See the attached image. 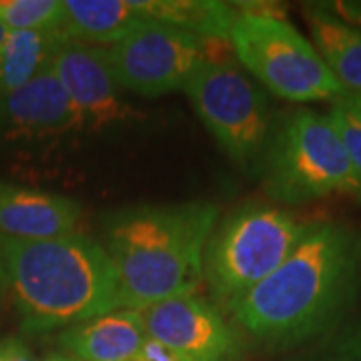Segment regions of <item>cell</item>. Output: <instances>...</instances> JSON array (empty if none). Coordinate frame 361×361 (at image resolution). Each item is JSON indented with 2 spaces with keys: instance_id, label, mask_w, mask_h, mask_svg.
<instances>
[{
  "instance_id": "cell-20",
  "label": "cell",
  "mask_w": 361,
  "mask_h": 361,
  "mask_svg": "<svg viewBox=\"0 0 361 361\" xmlns=\"http://www.w3.org/2000/svg\"><path fill=\"white\" fill-rule=\"evenodd\" d=\"M327 118H329V123L334 125V129H336L339 139L343 142V149L348 153L353 173L361 183V123L349 115L339 103L331 106V113L327 115Z\"/></svg>"
},
{
  "instance_id": "cell-23",
  "label": "cell",
  "mask_w": 361,
  "mask_h": 361,
  "mask_svg": "<svg viewBox=\"0 0 361 361\" xmlns=\"http://www.w3.org/2000/svg\"><path fill=\"white\" fill-rule=\"evenodd\" d=\"M331 8L343 20H348L353 26L361 28V0H339V2L331 4Z\"/></svg>"
},
{
  "instance_id": "cell-13",
  "label": "cell",
  "mask_w": 361,
  "mask_h": 361,
  "mask_svg": "<svg viewBox=\"0 0 361 361\" xmlns=\"http://www.w3.org/2000/svg\"><path fill=\"white\" fill-rule=\"evenodd\" d=\"M147 341L141 311L116 310L65 327L63 353L78 361H135Z\"/></svg>"
},
{
  "instance_id": "cell-24",
  "label": "cell",
  "mask_w": 361,
  "mask_h": 361,
  "mask_svg": "<svg viewBox=\"0 0 361 361\" xmlns=\"http://www.w3.org/2000/svg\"><path fill=\"white\" fill-rule=\"evenodd\" d=\"M337 103L341 104L353 118H357L361 123V94H343V97L337 99Z\"/></svg>"
},
{
  "instance_id": "cell-17",
  "label": "cell",
  "mask_w": 361,
  "mask_h": 361,
  "mask_svg": "<svg viewBox=\"0 0 361 361\" xmlns=\"http://www.w3.org/2000/svg\"><path fill=\"white\" fill-rule=\"evenodd\" d=\"M65 40L56 30H14L0 47V97L20 89L47 65Z\"/></svg>"
},
{
  "instance_id": "cell-12",
  "label": "cell",
  "mask_w": 361,
  "mask_h": 361,
  "mask_svg": "<svg viewBox=\"0 0 361 361\" xmlns=\"http://www.w3.org/2000/svg\"><path fill=\"white\" fill-rule=\"evenodd\" d=\"M80 207L63 195L0 180V237L40 241L73 235Z\"/></svg>"
},
{
  "instance_id": "cell-21",
  "label": "cell",
  "mask_w": 361,
  "mask_h": 361,
  "mask_svg": "<svg viewBox=\"0 0 361 361\" xmlns=\"http://www.w3.org/2000/svg\"><path fill=\"white\" fill-rule=\"evenodd\" d=\"M0 361H37L20 337H0Z\"/></svg>"
},
{
  "instance_id": "cell-22",
  "label": "cell",
  "mask_w": 361,
  "mask_h": 361,
  "mask_svg": "<svg viewBox=\"0 0 361 361\" xmlns=\"http://www.w3.org/2000/svg\"><path fill=\"white\" fill-rule=\"evenodd\" d=\"M135 361H191V360H189V357H185V355H180V353H177V351H173V349L161 345V343H157V341H153L151 337H147V341H145V345H142L141 353L137 355V360Z\"/></svg>"
},
{
  "instance_id": "cell-26",
  "label": "cell",
  "mask_w": 361,
  "mask_h": 361,
  "mask_svg": "<svg viewBox=\"0 0 361 361\" xmlns=\"http://www.w3.org/2000/svg\"><path fill=\"white\" fill-rule=\"evenodd\" d=\"M6 303H8V297H6V289H4L2 277H0V319H2V313L6 310Z\"/></svg>"
},
{
  "instance_id": "cell-2",
  "label": "cell",
  "mask_w": 361,
  "mask_h": 361,
  "mask_svg": "<svg viewBox=\"0 0 361 361\" xmlns=\"http://www.w3.org/2000/svg\"><path fill=\"white\" fill-rule=\"evenodd\" d=\"M0 277L28 336L123 310L106 251L77 233L40 241L0 237Z\"/></svg>"
},
{
  "instance_id": "cell-9",
  "label": "cell",
  "mask_w": 361,
  "mask_h": 361,
  "mask_svg": "<svg viewBox=\"0 0 361 361\" xmlns=\"http://www.w3.org/2000/svg\"><path fill=\"white\" fill-rule=\"evenodd\" d=\"M147 337L191 361H237L243 339L211 301L179 295L141 311Z\"/></svg>"
},
{
  "instance_id": "cell-3",
  "label": "cell",
  "mask_w": 361,
  "mask_h": 361,
  "mask_svg": "<svg viewBox=\"0 0 361 361\" xmlns=\"http://www.w3.org/2000/svg\"><path fill=\"white\" fill-rule=\"evenodd\" d=\"M217 215L211 203L139 205L109 215L103 249L118 277L121 307L142 311L193 295Z\"/></svg>"
},
{
  "instance_id": "cell-15",
  "label": "cell",
  "mask_w": 361,
  "mask_h": 361,
  "mask_svg": "<svg viewBox=\"0 0 361 361\" xmlns=\"http://www.w3.org/2000/svg\"><path fill=\"white\" fill-rule=\"evenodd\" d=\"M147 20L135 0H65L61 32L66 40L111 47Z\"/></svg>"
},
{
  "instance_id": "cell-14",
  "label": "cell",
  "mask_w": 361,
  "mask_h": 361,
  "mask_svg": "<svg viewBox=\"0 0 361 361\" xmlns=\"http://www.w3.org/2000/svg\"><path fill=\"white\" fill-rule=\"evenodd\" d=\"M303 16L315 51L343 94H361V28L343 20L331 4H307Z\"/></svg>"
},
{
  "instance_id": "cell-18",
  "label": "cell",
  "mask_w": 361,
  "mask_h": 361,
  "mask_svg": "<svg viewBox=\"0 0 361 361\" xmlns=\"http://www.w3.org/2000/svg\"><path fill=\"white\" fill-rule=\"evenodd\" d=\"M0 25L14 30H56L65 25L61 0H0Z\"/></svg>"
},
{
  "instance_id": "cell-4",
  "label": "cell",
  "mask_w": 361,
  "mask_h": 361,
  "mask_svg": "<svg viewBox=\"0 0 361 361\" xmlns=\"http://www.w3.org/2000/svg\"><path fill=\"white\" fill-rule=\"evenodd\" d=\"M265 153L263 187L275 201L301 205L331 195L361 197L343 142L329 118L315 111L285 116L271 129Z\"/></svg>"
},
{
  "instance_id": "cell-19",
  "label": "cell",
  "mask_w": 361,
  "mask_h": 361,
  "mask_svg": "<svg viewBox=\"0 0 361 361\" xmlns=\"http://www.w3.org/2000/svg\"><path fill=\"white\" fill-rule=\"evenodd\" d=\"M310 361H361V319L327 334Z\"/></svg>"
},
{
  "instance_id": "cell-27",
  "label": "cell",
  "mask_w": 361,
  "mask_h": 361,
  "mask_svg": "<svg viewBox=\"0 0 361 361\" xmlns=\"http://www.w3.org/2000/svg\"><path fill=\"white\" fill-rule=\"evenodd\" d=\"M8 35H11V30H8L4 25H0V47L4 44V40L8 39Z\"/></svg>"
},
{
  "instance_id": "cell-6",
  "label": "cell",
  "mask_w": 361,
  "mask_h": 361,
  "mask_svg": "<svg viewBox=\"0 0 361 361\" xmlns=\"http://www.w3.org/2000/svg\"><path fill=\"white\" fill-rule=\"evenodd\" d=\"M229 42L241 65L269 89L291 103L343 97L315 47L295 26L265 11H239Z\"/></svg>"
},
{
  "instance_id": "cell-16",
  "label": "cell",
  "mask_w": 361,
  "mask_h": 361,
  "mask_svg": "<svg viewBox=\"0 0 361 361\" xmlns=\"http://www.w3.org/2000/svg\"><path fill=\"white\" fill-rule=\"evenodd\" d=\"M151 20L177 26L203 40H229L239 8L213 0H135Z\"/></svg>"
},
{
  "instance_id": "cell-7",
  "label": "cell",
  "mask_w": 361,
  "mask_h": 361,
  "mask_svg": "<svg viewBox=\"0 0 361 361\" xmlns=\"http://www.w3.org/2000/svg\"><path fill=\"white\" fill-rule=\"evenodd\" d=\"M183 90L203 125L233 161L245 165L267 145L269 101L239 68L205 59Z\"/></svg>"
},
{
  "instance_id": "cell-25",
  "label": "cell",
  "mask_w": 361,
  "mask_h": 361,
  "mask_svg": "<svg viewBox=\"0 0 361 361\" xmlns=\"http://www.w3.org/2000/svg\"><path fill=\"white\" fill-rule=\"evenodd\" d=\"M42 361H78L75 357H71V355H66L63 351H52L49 355H44V360Z\"/></svg>"
},
{
  "instance_id": "cell-8",
  "label": "cell",
  "mask_w": 361,
  "mask_h": 361,
  "mask_svg": "<svg viewBox=\"0 0 361 361\" xmlns=\"http://www.w3.org/2000/svg\"><path fill=\"white\" fill-rule=\"evenodd\" d=\"M104 54L116 85L142 97L185 89L207 59L205 40L151 18L106 47Z\"/></svg>"
},
{
  "instance_id": "cell-11",
  "label": "cell",
  "mask_w": 361,
  "mask_h": 361,
  "mask_svg": "<svg viewBox=\"0 0 361 361\" xmlns=\"http://www.w3.org/2000/svg\"><path fill=\"white\" fill-rule=\"evenodd\" d=\"M0 125L8 137L40 139L82 127L80 115L54 73L52 59L20 89L0 97Z\"/></svg>"
},
{
  "instance_id": "cell-10",
  "label": "cell",
  "mask_w": 361,
  "mask_h": 361,
  "mask_svg": "<svg viewBox=\"0 0 361 361\" xmlns=\"http://www.w3.org/2000/svg\"><path fill=\"white\" fill-rule=\"evenodd\" d=\"M52 66L80 115L82 127L103 129L125 121L130 109L123 103L118 85L106 63L103 47L63 40L52 54Z\"/></svg>"
},
{
  "instance_id": "cell-5",
  "label": "cell",
  "mask_w": 361,
  "mask_h": 361,
  "mask_svg": "<svg viewBox=\"0 0 361 361\" xmlns=\"http://www.w3.org/2000/svg\"><path fill=\"white\" fill-rule=\"evenodd\" d=\"M313 227L271 205H245L211 235L203 277L215 299L227 305L267 279Z\"/></svg>"
},
{
  "instance_id": "cell-1",
  "label": "cell",
  "mask_w": 361,
  "mask_h": 361,
  "mask_svg": "<svg viewBox=\"0 0 361 361\" xmlns=\"http://www.w3.org/2000/svg\"><path fill=\"white\" fill-rule=\"evenodd\" d=\"M360 297L361 233L325 223L229 310L249 336L283 349L331 334Z\"/></svg>"
}]
</instances>
